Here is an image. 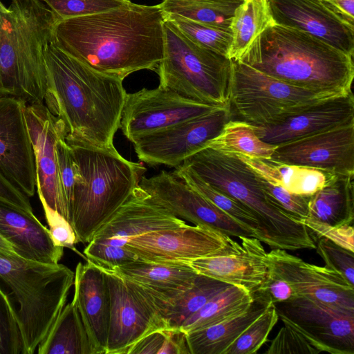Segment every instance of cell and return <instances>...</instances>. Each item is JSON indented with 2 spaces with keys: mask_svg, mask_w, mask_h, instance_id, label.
Here are the masks:
<instances>
[{
  "mask_svg": "<svg viewBox=\"0 0 354 354\" xmlns=\"http://www.w3.org/2000/svg\"><path fill=\"white\" fill-rule=\"evenodd\" d=\"M0 252L12 255L17 254L12 244L1 236H0Z\"/></svg>",
  "mask_w": 354,
  "mask_h": 354,
  "instance_id": "cell-52",
  "label": "cell"
},
{
  "mask_svg": "<svg viewBox=\"0 0 354 354\" xmlns=\"http://www.w3.org/2000/svg\"><path fill=\"white\" fill-rule=\"evenodd\" d=\"M354 122L352 91L317 102L273 123L254 126L263 142L278 146Z\"/></svg>",
  "mask_w": 354,
  "mask_h": 354,
  "instance_id": "cell-21",
  "label": "cell"
},
{
  "mask_svg": "<svg viewBox=\"0 0 354 354\" xmlns=\"http://www.w3.org/2000/svg\"><path fill=\"white\" fill-rule=\"evenodd\" d=\"M165 14L160 5L132 2L99 13L57 21L53 41L101 73L124 80L156 71L164 58Z\"/></svg>",
  "mask_w": 354,
  "mask_h": 354,
  "instance_id": "cell-1",
  "label": "cell"
},
{
  "mask_svg": "<svg viewBox=\"0 0 354 354\" xmlns=\"http://www.w3.org/2000/svg\"><path fill=\"white\" fill-rule=\"evenodd\" d=\"M315 249L325 267L338 273L354 286V252L325 238H319Z\"/></svg>",
  "mask_w": 354,
  "mask_h": 354,
  "instance_id": "cell-45",
  "label": "cell"
},
{
  "mask_svg": "<svg viewBox=\"0 0 354 354\" xmlns=\"http://www.w3.org/2000/svg\"><path fill=\"white\" fill-rule=\"evenodd\" d=\"M80 174L69 223L78 243L90 242L139 185L147 169L124 158L114 146L97 147L66 137Z\"/></svg>",
  "mask_w": 354,
  "mask_h": 354,
  "instance_id": "cell-4",
  "label": "cell"
},
{
  "mask_svg": "<svg viewBox=\"0 0 354 354\" xmlns=\"http://www.w3.org/2000/svg\"><path fill=\"white\" fill-rule=\"evenodd\" d=\"M26 105L15 97L0 95V170L30 198L37 189V174Z\"/></svg>",
  "mask_w": 354,
  "mask_h": 354,
  "instance_id": "cell-17",
  "label": "cell"
},
{
  "mask_svg": "<svg viewBox=\"0 0 354 354\" xmlns=\"http://www.w3.org/2000/svg\"><path fill=\"white\" fill-rule=\"evenodd\" d=\"M257 174L262 189L273 203L299 222L308 216L310 196L291 193Z\"/></svg>",
  "mask_w": 354,
  "mask_h": 354,
  "instance_id": "cell-43",
  "label": "cell"
},
{
  "mask_svg": "<svg viewBox=\"0 0 354 354\" xmlns=\"http://www.w3.org/2000/svg\"><path fill=\"white\" fill-rule=\"evenodd\" d=\"M266 261L295 290L297 297L313 298L354 311V286L335 271L304 261L286 250L267 252Z\"/></svg>",
  "mask_w": 354,
  "mask_h": 354,
  "instance_id": "cell-20",
  "label": "cell"
},
{
  "mask_svg": "<svg viewBox=\"0 0 354 354\" xmlns=\"http://www.w3.org/2000/svg\"><path fill=\"white\" fill-rule=\"evenodd\" d=\"M274 305L279 318L304 333L325 353L354 354V311L306 297Z\"/></svg>",
  "mask_w": 354,
  "mask_h": 354,
  "instance_id": "cell-14",
  "label": "cell"
},
{
  "mask_svg": "<svg viewBox=\"0 0 354 354\" xmlns=\"http://www.w3.org/2000/svg\"><path fill=\"white\" fill-rule=\"evenodd\" d=\"M173 171L194 190L250 231L262 241L261 227L254 214L242 203L203 180L191 169L180 165Z\"/></svg>",
  "mask_w": 354,
  "mask_h": 354,
  "instance_id": "cell-35",
  "label": "cell"
},
{
  "mask_svg": "<svg viewBox=\"0 0 354 354\" xmlns=\"http://www.w3.org/2000/svg\"><path fill=\"white\" fill-rule=\"evenodd\" d=\"M243 0H163L165 14H171L209 26L230 29L236 8Z\"/></svg>",
  "mask_w": 354,
  "mask_h": 354,
  "instance_id": "cell-34",
  "label": "cell"
},
{
  "mask_svg": "<svg viewBox=\"0 0 354 354\" xmlns=\"http://www.w3.org/2000/svg\"><path fill=\"white\" fill-rule=\"evenodd\" d=\"M181 165L245 205L258 220L261 242L273 249H315L308 229L271 201L257 173L237 154L205 147Z\"/></svg>",
  "mask_w": 354,
  "mask_h": 354,
  "instance_id": "cell-5",
  "label": "cell"
},
{
  "mask_svg": "<svg viewBox=\"0 0 354 354\" xmlns=\"http://www.w3.org/2000/svg\"><path fill=\"white\" fill-rule=\"evenodd\" d=\"M85 259L109 270L140 259L125 246H117L91 240L84 250Z\"/></svg>",
  "mask_w": 354,
  "mask_h": 354,
  "instance_id": "cell-42",
  "label": "cell"
},
{
  "mask_svg": "<svg viewBox=\"0 0 354 354\" xmlns=\"http://www.w3.org/2000/svg\"><path fill=\"white\" fill-rule=\"evenodd\" d=\"M254 301L248 290L230 285L215 295L180 327L186 333L217 324L245 312Z\"/></svg>",
  "mask_w": 354,
  "mask_h": 354,
  "instance_id": "cell-32",
  "label": "cell"
},
{
  "mask_svg": "<svg viewBox=\"0 0 354 354\" xmlns=\"http://www.w3.org/2000/svg\"><path fill=\"white\" fill-rule=\"evenodd\" d=\"M186 224L184 220L158 203L138 185L92 239L124 246L131 237Z\"/></svg>",
  "mask_w": 354,
  "mask_h": 354,
  "instance_id": "cell-23",
  "label": "cell"
},
{
  "mask_svg": "<svg viewBox=\"0 0 354 354\" xmlns=\"http://www.w3.org/2000/svg\"><path fill=\"white\" fill-rule=\"evenodd\" d=\"M310 232L319 238H325L354 252V229L353 225H330L309 218L300 221Z\"/></svg>",
  "mask_w": 354,
  "mask_h": 354,
  "instance_id": "cell-46",
  "label": "cell"
},
{
  "mask_svg": "<svg viewBox=\"0 0 354 354\" xmlns=\"http://www.w3.org/2000/svg\"><path fill=\"white\" fill-rule=\"evenodd\" d=\"M272 340L266 354H318L324 348L310 337L286 320Z\"/></svg>",
  "mask_w": 354,
  "mask_h": 354,
  "instance_id": "cell-40",
  "label": "cell"
},
{
  "mask_svg": "<svg viewBox=\"0 0 354 354\" xmlns=\"http://www.w3.org/2000/svg\"><path fill=\"white\" fill-rule=\"evenodd\" d=\"M16 62L10 97L26 104H44L46 68L44 50L53 39L58 21L41 0H11Z\"/></svg>",
  "mask_w": 354,
  "mask_h": 354,
  "instance_id": "cell-9",
  "label": "cell"
},
{
  "mask_svg": "<svg viewBox=\"0 0 354 354\" xmlns=\"http://www.w3.org/2000/svg\"><path fill=\"white\" fill-rule=\"evenodd\" d=\"M37 350L38 354H95L73 301L64 306Z\"/></svg>",
  "mask_w": 354,
  "mask_h": 354,
  "instance_id": "cell-30",
  "label": "cell"
},
{
  "mask_svg": "<svg viewBox=\"0 0 354 354\" xmlns=\"http://www.w3.org/2000/svg\"><path fill=\"white\" fill-rule=\"evenodd\" d=\"M139 185L176 216L229 236L254 237L243 225L194 190L173 171L141 177Z\"/></svg>",
  "mask_w": 354,
  "mask_h": 354,
  "instance_id": "cell-12",
  "label": "cell"
},
{
  "mask_svg": "<svg viewBox=\"0 0 354 354\" xmlns=\"http://www.w3.org/2000/svg\"><path fill=\"white\" fill-rule=\"evenodd\" d=\"M273 24L268 0H243L230 24L232 41L227 57L239 59L257 37Z\"/></svg>",
  "mask_w": 354,
  "mask_h": 354,
  "instance_id": "cell-31",
  "label": "cell"
},
{
  "mask_svg": "<svg viewBox=\"0 0 354 354\" xmlns=\"http://www.w3.org/2000/svg\"><path fill=\"white\" fill-rule=\"evenodd\" d=\"M279 319L274 304L251 323L224 354H254L267 342L268 335Z\"/></svg>",
  "mask_w": 354,
  "mask_h": 354,
  "instance_id": "cell-38",
  "label": "cell"
},
{
  "mask_svg": "<svg viewBox=\"0 0 354 354\" xmlns=\"http://www.w3.org/2000/svg\"><path fill=\"white\" fill-rule=\"evenodd\" d=\"M169 336V328L151 332L139 339L127 354H164Z\"/></svg>",
  "mask_w": 354,
  "mask_h": 354,
  "instance_id": "cell-50",
  "label": "cell"
},
{
  "mask_svg": "<svg viewBox=\"0 0 354 354\" xmlns=\"http://www.w3.org/2000/svg\"><path fill=\"white\" fill-rule=\"evenodd\" d=\"M238 243L215 230L186 224L131 237L124 246L142 260L185 262L230 250Z\"/></svg>",
  "mask_w": 354,
  "mask_h": 354,
  "instance_id": "cell-13",
  "label": "cell"
},
{
  "mask_svg": "<svg viewBox=\"0 0 354 354\" xmlns=\"http://www.w3.org/2000/svg\"><path fill=\"white\" fill-rule=\"evenodd\" d=\"M75 273L61 263H45L0 252V283L17 308L24 354L35 353L66 305Z\"/></svg>",
  "mask_w": 354,
  "mask_h": 354,
  "instance_id": "cell-6",
  "label": "cell"
},
{
  "mask_svg": "<svg viewBox=\"0 0 354 354\" xmlns=\"http://www.w3.org/2000/svg\"><path fill=\"white\" fill-rule=\"evenodd\" d=\"M253 295L272 304L297 297L289 283L270 268L265 280Z\"/></svg>",
  "mask_w": 354,
  "mask_h": 354,
  "instance_id": "cell-47",
  "label": "cell"
},
{
  "mask_svg": "<svg viewBox=\"0 0 354 354\" xmlns=\"http://www.w3.org/2000/svg\"><path fill=\"white\" fill-rule=\"evenodd\" d=\"M221 106L196 102L159 86L127 93L120 129L131 142Z\"/></svg>",
  "mask_w": 354,
  "mask_h": 354,
  "instance_id": "cell-11",
  "label": "cell"
},
{
  "mask_svg": "<svg viewBox=\"0 0 354 354\" xmlns=\"http://www.w3.org/2000/svg\"><path fill=\"white\" fill-rule=\"evenodd\" d=\"M164 31L159 86L201 103L230 104L231 59L193 42L167 19Z\"/></svg>",
  "mask_w": 354,
  "mask_h": 354,
  "instance_id": "cell-7",
  "label": "cell"
},
{
  "mask_svg": "<svg viewBox=\"0 0 354 354\" xmlns=\"http://www.w3.org/2000/svg\"><path fill=\"white\" fill-rule=\"evenodd\" d=\"M273 161L354 174V122L276 146Z\"/></svg>",
  "mask_w": 354,
  "mask_h": 354,
  "instance_id": "cell-19",
  "label": "cell"
},
{
  "mask_svg": "<svg viewBox=\"0 0 354 354\" xmlns=\"http://www.w3.org/2000/svg\"><path fill=\"white\" fill-rule=\"evenodd\" d=\"M237 155L261 176L291 193L299 195H313L335 174L306 166Z\"/></svg>",
  "mask_w": 354,
  "mask_h": 354,
  "instance_id": "cell-29",
  "label": "cell"
},
{
  "mask_svg": "<svg viewBox=\"0 0 354 354\" xmlns=\"http://www.w3.org/2000/svg\"><path fill=\"white\" fill-rule=\"evenodd\" d=\"M238 60L296 87L335 95L352 91L353 57L294 28L268 27Z\"/></svg>",
  "mask_w": 354,
  "mask_h": 354,
  "instance_id": "cell-3",
  "label": "cell"
},
{
  "mask_svg": "<svg viewBox=\"0 0 354 354\" xmlns=\"http://www.w3.org/2000/svg\"><path fill=\"white\" fill-rule=\"evenodd\" d=\"M74 276L75 304L95 354H106L108 340L110 295L104 271L86 260L79 262Z\"/></svg>",
  "mask_w": 354,
  "mask_h": 354,
  "instance_id": "cell-24",
  "label": "cell"
},
{
  "mask_svg": "<svg viewBox=\"0 0 354 354\" xmlns=\"http://www.w3.org/2000/svg\"><path fill=\"white\" fill-rule=\"evenodd\" d=\"M342 14L354 21V0H326Z\"/></svg>",
  "mask_w": 354,
  "mask_h": 354,
  "instance_id": "cell-51",
  "label": "cell"
},
{
  "mask_svg": "<svg viewBox=\"0 0 354 354\" xmlns=\"http://www.w3.org/2000/svg\"><path fill=\"white\" fill-rule=\"evenodd\" d=\"M0 236L24 259L57 263L64 248L54 242L50 230L34 214L27 213L0 201Z\"/></svg>",
  "mask_w": 354,
  "mask_h": 354,
  "instance_id": "cell-25",
  "label": "cell"
},
{
  "mask_svg": "<svg viewBox=\"0 0 354 354\" xmlns=\"http://www.w3.org/2000/svg\"><path fill=\"white\" fill-rule=\"evenodd\" d=\"M24 351L15 303L0 283V354H24Z\"/></svg>",
  "mask_w": 354,
  "mask_h": 354,
  "instance_id": "cell-39",
  "label": "cell"
},
{
  "mask_svg": "<svg viewBox=\"0 0 354 354\" xmlns=\"http://www.w3.org/2000/svg\"><path fill=\"white\" fill-rule=\"evenodd\" d=\"M0 201L27 213L34 214L29 197L0 170Z\"/></svg>",
  "mask_w": 354,
  "mask_h": 354,
  "instance_id": "cell-49",
  "label": "cell"
},
{
  "mask_svg": "<svg viewBox=\"0 0 354 354\" xmlns=\"http://www.w3.org/2000/svg\"><path fill=\"white\" fill-rule=\"evenodd\" d=\"M58 21L99 13L124 6L130 0H41Z\"/></svg>",
  "mask_w": 354,
  "mask_h": 354,
  "instance_id": "cell-41",
  "label": "cell"
},
{
  "mask_svg": "<svg viewBox=\"0 0 354 354\" xmlns=\"http://www.w3.org/2000/svg\"><path fill=\"white\" fill-rule=\"evenodd\" d=\"M244 313L211 326L187 333L190 354H224L245 328L271 304L253 295Z\"/></svg>",
  "mask_w": 354,
  "mask_h": 354,
  "instance_id": "cell-28",
  "label": "cell"
},
{
  "mask_svg": "<svg viewBox=\"0 0 354 354\" xmlns=\"http://www.w3.org/2000/svg\"><path fill=\"white\" fill-rule=\"evenodd\" d=\"M229 286L223 281L198 274L189 288L164 304L160 315L167 328H180L187 319Z\"/></svg>",
  "mask_w": 354,
  "mask_h": 354,
  "instance_id": "cell-33",
  "label": "cell"
},
{
  "mask_svg": "<svg viewBox=\"0 0 354 354\" xmlns=\"http://www.w3.org/2000/svg\"><path fill=\"white\" fill-rule=\"evenodd\" d=\"M100 268L105 274L110 295L106 354H127L142 337L167 326L120 275L112 270Z\"/></svg>",
  "mask_w": 354,
  "mask_h": 354,
  "instance_id": "cell-18",
  "label": "cell"
},
{
  "mask_svg": "<svg viewBox=\"0 0 354 354\" xmlns=\"http://www.w3.org/2000/svg\"><path fill=\"white\" fill-rule=\"evenodd\" d=\"M232 119L228 104L136 139L134 150L140 161L150 166L177 167L205 148Z\"/></svg>",
  "mask_w": 354,
  "mask_h": 354,
  "instance_id": "cell-10",
  "label": "cell"
},
{
  "mask_svg": "<svg viewBox=\"0 0 354 354\" xmlns=\"http://www.w3.org/2000/svg\"><path fill=\"white\" fill-rule=\"evenodd\" d=\"M124 279L152 292L167 302L189 288L198 274L185 262L138 259L112 270Z\"/></svg>",
  "mask_w": 354,
  "mask_h": 354,
  "instance_id": "cell-26",
  "label": "cell"
},
{
  "mask_svg": "<svg viewBox=\"0 0 354 354\" xmlns=\"http://www.w3.org/2000/svg\"><path fill=\"white\" fill-rule=\"evenodd\" d=\"M354 174H334L310 196L308 216L330 225H353Z\"/></svg>",
  "mask_w": 354,
  "mask_h": 354,
  "instance_id": "cell-27",
  "label": "cell"
},
{
  "mask_svg": "<svg viewBox=\"0 0 354 354\" xmlns=\"http://www.w3.org/2000/svg\"><path fill=\"white\" fill-rule=\"evenodd\" d=\"M274 24L308 33L353 57L354 21L326 0H268Z\"/></svg>",
  "mask_w": 354,
  "mask_h": 354,
  "instance_id": "cell-15",
  "label": "cell"
},
{
  "mask_svg": "<svg viewBox=\"0 0 354 354\" xmlns=\"http://www.w3.org/2000/svg\"><path fill=\"white\" fill-rule=\"evenodd\" d=\"M228 251L185 261L197 274L243 288L253 295L268 272L267 252L254 237H241Z\"/></svg>",
  "mask_w": 354,
  "mask_h": 354,
  "instance_id": "cell-22",
  "label": "cell"
},
{
  "mask_svg": "<svg viewBox=\"0 0 354 354\" xmlns=\"http://www.w3.org/2000/svg\"><path fill=\"white\" fill-rule=\"evenodd\" d=\"M44 104L64 124L66 137L97 147L114 146L127 92L122 80L95 70L58 47L44 50Z\"/></svg>",
  "mask_w": 354,
  "mask_h": 354,
  "instance_id": "cell-2",
  "label": "cell"
},
{
  "mask_svg": "<svg viewBox=\"0 0 354 354\" xmlns=\"http://www.w3.org/2000/svg\"><path fill=\"white\" fill-rule=\"evenodd\" d=\"M205 147L252 158L269 159L276 146L261 140L257 135L254 125L241 120L232 119Z\"/></svg>",
  "mask_w": 354,
  "mask_h": 354,
  "instance_id": "cell-36",
  "label": "cell"
},
{
  "mask_svg": "<svg viewBox=\"0 0 354 354\" xmlns=\"http://www.w3.org/2000/svg\"><path fill=\"white\" fill-rule=\"evenodd\" d=\"M334 96L337 95L294 86L241 61L231 59V107L241 120L250 124L273 123Z\"/></svg>",
  "mask_w": 354,
  "mask_h": 354,
  "instance_id": "cell-8",
  "label": "cell"
},
{
  "mask_svg": "<svg viewBox=\"0 0 354 354\" xmlns=\"http://www.w3.org/2000/svg\"><path fill=\"white\" fill-rule=\"evenodd\" d=\"M165 17L193 42L222 55L227 56L232 41L230 29L206 25L171 14H165Z\"/></svg>",
  "mask_w": 354,
  "mask_h": 354,
  "instance_id": "cell-37",
  "label": "cell"
},
{
  "mask_svg": "<svg viewBox=\"0 0 354 354\" xmlns=\"http://www.w3.org/2000/svg\"><path fill=\"white\" fill-rule=\"evenodd\" d=\"M66 136L61 137L57 141L56 151L59 180L69 222L74 189L80 174Z\"/></svg>",
  "mask_w": 354,
  "mask_h": 354,
  "instance_id": "cell-44",
  "label": "cell"
},
{
  "mask_svg": "<svg viewBox=\"0 0 354 354\" xmlns=\"http://www.w3.org/2000/svg\"><path fill=\"white\" fill-rule=\"evenodd\" d=\"M26 117L35 154L37 189L42 206L58 212L68 221L56 151L57 141L67 135L65 125L44 103L27 104Z\"/></svg>",
  "mask_w": 354,
  "mask_h": 354,
  "instance_id": "cell-16",
  "label": "cell"
},
{
  "mask_svg": "<svg viewBox=\"0 0 354 354\" xmlns=\"http://www.w3.org/2000/svg\"><path fill=\"white\" fill-rule=\"evenodd\" d=\"M43 208L51 236L55 244L75 250V245L78 241L68 221L58 212L48 207L43 206Z\"/></svg>",
  "mask_w": 354,
  "mask_h": 354,
  "instance_id": "cell-48",
  "label": "cell"
}]
</instances>
